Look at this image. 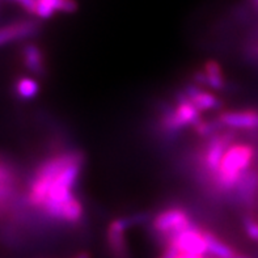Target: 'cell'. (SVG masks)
I'll list each match as a JSON object with an SVG mask.
<instances>
[{
    "label": "cell",
    "mask_w": 258,
    "mask_h": 258,
    "mask_svg": "<svg viewBox=\"0 0 258 258\" xmlns=\"http://www.w3.org/2000/svg\"><path fill=\"white\" fill-rule=\"evenodd\" d=\"M84 157V155L80 151L72 150L60 152L55 156L46 159L36 170V174L33 177L30 182L29 191H28V203L30 206L42 209L45 205L47 194H49L50 185L55 177L58 176L66 167H69L70 164L74 163L78 159Z\"/></svg>",
    "instance_id": "6da1fadb"
},
{
    "label": "cell",
    "mask_w": 258,
    "mask_h": 258,
    "mask_svg": "<svg viewBox=\"0 0 258 258\" xmlns=\"http://www.w3.org/2000/svg\"><path fill=\"white\" fill-rule=\"evenodd\" d=\"M254 156V148L249 144H232L223 157L220 168L218 170L215 186L220 191L236 190L242 177L249 172V167Z\"/></svg>",
    "instance_id": "7a4b0ae2"
},
{
    "label": "cell",
    "mask_w": 258,
    "mask_h": 258,
    "mask_svg": "<svg viewBox=\"0 0 258 258\" xmlns=\"http://www.w3.org/2000/svg\"><path fill=\"white\" fill-rule=\"evenodd\" d=\"M202 121L201 111L194 106L186 96L180 95L173 108L164 113L161 118V127L169 134H176L187 127H196Z\"/></svg>",
    "instance_id": "3957f363"
},
{
    "label": "cell",
    "mask_w": 258,
    "mask_h": 258,
    "mask_svg": "<svg viewBox=\"0 0 258 258\" xmlns=\"http://www.w3.org/2000/svg\"><path fill=\"white\" fill-rule=\"evenodd\" d=\"M150 219L147 214H133V215L121 216L111 220L106 231V241L109 250L113 258H130L126 232L131 227L138 226L141 223Z\"/></svg>",
    "instance_id": "277c9868"
},
{
    "label": "cell",
    "mask_w": 258,
    "mask_h": 258,
    "mask_svg": "<svg viewBox=\"0 0 258 258\" xmlns=\"http://www.w3.org/2000/svg\"><path fill=\"white\" fill-rule=\"evenodd\" d=\"M191 226L194 224L189 214L180 207H169L163 210L152 219V228L155 232L167 237L168 240Z\"/></svg>",
    "instance_id": "5b68a950"
},
{
    "label": "cell",
    "mask_w": 258,
    "mask_h": 258,
    "mask_svg": "<svg viewBox=\"0 0 258 258\" xmlns=\"http://www.w3.org/2000/svg\"><path fill=\"white\" fill-rule=\"evenodd\" d=\"M167 244L174 246L181 254L203 255L207 254V242L205 237V231L191 226L178 235L168 240Z\"/></svg>",
    "instance_id": "8992f818"
},
{
    "label": "cell",
    "mask_w": 258,
    "mask_h": 258,
    "mask_svg": "<svg viewBox=\"0 0 258 258\" xmlns=\"http://www.w3.org/2000/svg\"><path fill=\"white\" fill-rule=\"evenodd\" d=\"M232 137L228 134H216L215 137L210 138L206 148L203 151L202 164L203 168L211 177H215L220 168L223 157L232 146Z\"/></svg>",
    "instance_id": "52a82bcc"
},
{
    "label": "cell",
    "mask_w": 258,
    "mask_h": 258,
    "mask_svg": "<svg viewBox=\"0 0 258 258\" xmlns=\"http://www.w3.org/2000/svg\"><path fill=\"white\" fill-rule=\"evenodd\" d=\"M218 121L223 127L254 131L258 130V111L253 109L224 111L218 117Z\"/></svg>",
    "instance_id": "ba28073f"
},
{
    "label": "cell",
    "mask_w": 258,
    "mask_h": 258,
    "mask_svg": "<svg viewBox=\"0 0 258 258\" xmlns=\"http://www.w3.org/2000/svg\"><path fill=\"white\" fill-rule=\"evenodd\" d=\"M194 83L198 85H206L214 91L226 89V76L222 66L216 60H207L200 71L194 74Z\"/></svg>",
    "instance_id": "9c48e42d"
},
{
    "label": "cell",
    "mask_w": 258,
    "mask_h": 258,
    "mask_svg": "<svg viewBox=\"0 0 258 258\" xmlns=\"http://www.w3.org/2000/svg\"><path fill=\"white\" fill-rule=\"evenodd\" d=\"M39 23L37 20H21L10 25L0 28V46L11 43L19 39H26L37 34Z\"/></svg>",
    "instance_id": "30bf717a"
},
{
    "label": "cell",
    "mask_w": 258,
    "mask_h": 258,
    "mask_svg": "<svg viewBox=\"0 0 258 258\" xmlns=\"http://www.w3.org/2000/svg\"><path fill=\"white\" fill-rule=\"evenodd\" d=\"M183 95L186 96L190 101L193 102L194 106L201 113L207 110H215V109L222 106V101L215 95L205 91V89L201 88V87H198L196 84L186 85L185 91H183Z\"/></svg>",
    "instance_id": "8fae6325"
},
{
    "label": "cell",
    "mask_w": 258,
    "mask_h": 258,
    "mask_svg": "<svg viewBox=\"0 0 258 258\" xmlns=\"http://www.w3.org/2000/svg\"><path fill=\"white\" fill-rule=\"evenodd\" d=\"M23 62L28 71L37 76H43L46 72L45 56L42 50L36 43H26L23 49Z\"/></svg>",
    "instance_id": "7c38bea8"
},
{
    "label": "cell",
    "mask_w": 258,
    "mask_h": 258,
    "mask_svg": "<svg viewBox=\"0 0 258 258\" xmlns=\"http://www.w3.org/2000/svg\"><path fill=\"white\" fill-rule=\"evenodd\" d=\"M205 237L207 242V254H211L215 258H249L241 253L236 252L235 249L231 248L228 244L216 237L214 233L205 231Z\"/></svg>",
    "instance_id": "4fadbf2b"
},
{
    "label": "cell",
    "mask_w": 258,
    "mask_h": 258,
    "mask_svg": "<svg viewBox=\"0 0 258 258\" xmlns=\"http://www.w3.org/2000/svg\"><path fill=\"white\" fill-rule=\"evenodd\" d=\"M83 216H84V206L80 200L74 196L69 202L64 203V206L59 213L58 220L69 224H78L83 219Z\"/></svg>",
    "instance_id": "5bb4252c"
},
{
    "label": "cell",
    "mask_w": 258,
    "mask_h": 258,
    "mask_svg": "<svg viewBox=\"0 0 258 258\" xmlns=\"http://www.w3.org/2000/svg\"><path fill=\"white\" fill-rule=\"evenodd\" d=\"M236 189L239 190L240 198L245 203L252 202L255 196V190H257V176L253 172H248L245 176L242 177V180L237 185Z\"/></svg>",
    "instance_id": "9a60e30c"
},
{
    "label": "cell",
    "mask_w": 258,
    "mask_h": 258,
    "mask_svg": "<svg viewBox=\"0 0 258 258\" xmlns=\"http://www.w3.org/2000/svg\"><path fill=\"white\" fill-rule=\"evenodd\" d=\"M39 92V84L32 78H21L16 83V93L23 100H32Z\"/></svg>",
    "instance_id": "2e32d148"
},
{
    "label": "cell",
    "mask_w": 258,
    "mask_h": 258,
    "mask_svg": "<svg viewBox=\"0 0 258 258\" xmlns=\"http://www.w3.org/2000/svg\"><path fill=\"white\" fill-rule=\"evenodd\" d=\"M39 2L50 7L54 12H62L67 13V15L75 13L79 8L75 0H39Z\"/></svg>",
    "instance_id": "e0dca14e"
},
{
    "label": "cell",
    "mask_w": 258,
    "mask_h": 258,
    "mask_svg": "<svg viewBox=\"0 0 258 258\" xmlns=\"http://www.w3.org/2000/svg\"><path fill=\"white\" fill-rule=\"evenodd\" d=\"M220 127H222V124L216 119V121H201L194 128H196L197 134L201 137L213 138L216 134H219Z\"/></svg>",
    "instance_id": "ac0fdd59"
},
{
    "label": "cell",
    "mask_w": 258,
    "mask_h": 258,
    "mask_svg": "<svg viewBox=\"0 0 258 258\" xmlns=\"http://www.w3.org/2000/svg\"><path fill=\"white\" fill-rule=\"evenodd\" d=\"M244 229L249 239L258 242V222L253 218H245L244 219Z\"/></svg>",
    "instance_id": "d6986e66"
},
{
    "label": "cell",
    "mask_w": 258,
    "mask_h": 258,
    "mask_svg": "<svg viewBox=\"0 0 258 258\" xmlns=\"http://www.w3.org/2000/svg\"><path fill=\"white\" fill-rule=\"evenodd\" d=\"M13 2H16L17 4H20L26 12L32 13V15H36L38 0H13Z\"/></svg>",
    "instance_id": "ffe728a7"
},
{
    "label": "cell",
    "mask_w": 258,
    "mask_h": 258,
    "mask_svg": "<svg viewBox=\"0 0 258 258\" xmlns=\"http://www.w3.org/2000/svg\"><path fill=\"white\" fill-rule=\"evenodd\" d=\"M177 258H203V255H193V254H180Z\"/></svg>",
    "instance_id": "44dd1931"
},
{
    "label": "cell",
    "mask_w": 258,
    "mask_h": 258,
    "mask_svg": "<svg viewBox=\"0 0 258 258\" xmlns=\"http://www.w3.org/2000/svg\"><path fill=\"white\" fill-rule=\"evenodd\" d=\"M74 258H91V255H89V253L87 252H82V253H79V254H76Z\"/></svg>",
    "instance_id": "7402d4cb"
},
{
    "label": "cell",
    "mask_w": 258,
    "mask_h": 258,
    "mask_svg": "<svg viewBox=\"0 0 258 258\" xmlns=\"http://www.w3.org/2000/svg\"><path fill=\"white\" fill-rule=\"evenodd\" d=\"M250 6H252L253 10L258 13V0H250Z\"/></svg>",
    "instance_id": "603a6c76"
},
{
    "label": "cell",
    "mask_w": 258,
    "mask_h": 258,
    "mask_svg": "<svg viewBox=\"0 0 258 258\" xmlns=\"http://www.w3.org/2000/svg\"><path fill=\"white\" fill-rule=\"evenodd\" d=\"M257 52H258V47H257Z\"/></svg>",
    "instance_id": "cb8c5ba5"
},
{
    "label": "cell",
    "mask_w": 258,
    "mask_h": 258,
    "mask_svg": "<svg viewBox=\"0 0 258 258\" xmlns=\"http://www.w3.org/2000/svg\"><path fill=\"white\" fill-rule=\"evenodd\" d=\"M0 207H2V206H0Z\"/></svg>",
    "instance_id": "d4e9b609"
}]
</instances>
